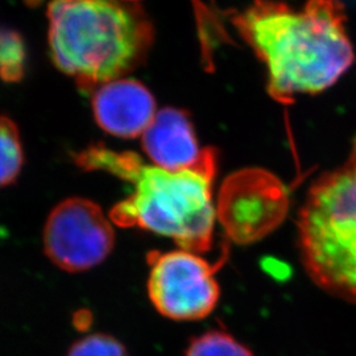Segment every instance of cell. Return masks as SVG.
I'll return each instance as SVG.
<instances>
[{
	"mask_svg": "<svg viewBox=\"0 0 356 356\" xmlns=\"http://www.w3.org/2000/svg\"><path fill=\"white\" fill-rule=\"evenodd\" d=\"M91 107L101 129L122 139L143 136L157 114L152 92L129 78H119L94 90Z\"/></svg>",
	"mask_w": 356,
	"mask_h": 356,
	"instance_id": "ba28073f",
	"label": "cell"
},
{
	"mask_svg": "<svg viewBox=\"0 0 356 356\" xmlns=\"http://www.w3.org/2000/svg\"><path fill=\"white\" fill-rule=\"evenodd\" d=\"M185 356H254V354L227 331L213 329L191 339Z\"/></svg>",
	"mask_w": 356,
	"mask_h": 356,
	"instance_id": "7c38bea8",
	"label": "cell"
},
{
	"mask_svg": "<svg viewBox=\"0 0 356 356\" xmlns=\"http://www.w3.org/2000/svg\"><path fill=\"white\" fill-rule=\"evenodd\" d=\"M66 356H129L124 344L119 342L116 338L95 332L90 334L76 343L72 344Z\"/></svg>",
	"mask_w": 356,
	"mask_h": 356,
	"instance_id": "4fadbf2b",
	"label": "cell"
},
{
	"mask_svg": "<svg viewBox=\"0 0 356 356\" xmlns=\"http://www.w3.org/2000/svg\"><path fill=\"white\" fill-rule=\"evenodd\" d=\"M24 165L20 131L11 118L0 115V189L13 185Z\"/></svg>",
	"mask_w": 356,
	"mask_h": 356,
	"instance_id": "30bf717a",
	"label": "cell"
},
{
	"mask_svg": "<svg viewBox=\"0 0 356 356\" xmlns=\"http://www.w3.org/2000/svg\"><path fill=\"white\" fill-rule=\"evenodd\" d=\"M115 229L99 204L72 197L53 207L42 231L44 252L69 273L101 266L115 247Z\"/></svg>",
	"mask_w": 356,
	"mask_h": 356,
	"instance_id": "52a82bcc",
	"label": "cell"
},
{
	"mask_svg": "<svg viewBox=\"0 0 356 356\" xmlns=\"http://www.w3.org/2000/svg\"><path fill=\"white\" fill-rule=\"evenodd\" d=\"M141 147L153 165L170 172L197 165L204 151L200 148L189 115L173 107L157 111L141 136Z\"/></svg>",
	"mask_w": 356,
	"mask_h": 356,
	"instance_id": "9c48e42d",
	"label": "cell"
},
{
	"mask_svg": "<svg viewBox=\"0 0 356 356\" xmlns=\"http://www.w3.org/2000/svg\"><path fill=\"white\" fill-rule=\"evenodd\" d=\"M226 256L211 264L201 254L181 248L149 252L147 289L154 309L172 321L209 317L219 302L220 288L216 273Z\"/></svg>",
	"mask_w": 356,
	"mask_h": 356,
	"instance_id": "8992f818",
	"label": "cell"
},
{
	"mask_svg": "<svg viewBox=\"0 0 356 356\" xmlns=\"http://www.w3.org/2000/svg\"><path fill=\"white\" fill-rule=\"evenodd\" d=\"M297 229L307 276L330 296L356 304V139L343 164L307 191Z\"/></svg>",
	"mask_w": 356,
	"mask_h": 356,
	"instance_id": "277c9868",
	"label": "cell"
},
{
	"mask_svg": "<svg viewBox=\"0 0 356 356\" xmlns=\"http://www.w3.org/2000/svg\"><path fill=\"white\" fill-rule=\"evenodd\" d=\"M341 0H306L294 10L279 0H254L232 26L266 65L268 92L281 104L297 94L331 88L355 61Z\"/></svg>",
	"mask_w": 356,
	"mask_h": 356,
	"instance_id": "6da1fadb",
	"label": "cell"
},
{
	"mask_svg": "<svg viewBox=\"0 0 356 356\" xmlns=\"http://www.w3.org/2000/svg\"><path fill=\"white\" fill-rule=\"evenodd\" d=\"M47 16L51 61L85 92L127 76L152 49V22L138 3L51 0Z\"/></svg>",
	"mask_w": 356,
	"mask_h": 356,
	"instance_id": "3957f363",
	"label": "cell"
},
{
	"mask_svg": "<svg viewBox=\"0 0 356 356\" xmlns=\"http://www.w3.org/2000/svg\"><path fill=\"white\" fill-rule=\"evenodd\" d=\"M123 1H128V3H136V1H139V0H123Z\"/></svg>",
	"mask_w": 356,
	"mask_h": 356,
	"instance_id": "5bb4252c",
	"label": "cell"
},
{
	"mask_svg": "<svg viewBox=\"0 0 356 356\" xmlns=\"http://www.w3.org/2000/svg\"><path fill=\"white\" fill-rule=\"evenodd\" d=\"M291 207V193L280 178L261 168L231 173L216 195V222L229 242L250 245L280 227Z\"/></svg>",
	"mask_w": 356,
	"mask_h": 356,
	"instance_id": "5b68a950",
	"label": "cell"
},
{
	"mask_svg": "<svg viewBox=\"0 0 356 356\" xmlns=\"http://www.w3.org/2000/svg\"><path fill=\"white\" fill-rule=\"evenodd\" d=\"M26 65L24 40L16 31L0 26V78L13 83L22 81Z\"/></svg>",
	"mask_w": 356,
	"mask_h": 356,
	"instance_id": "8fae6325",
	"label": "cell"
},
{
	"mask_svg": "<svg viewBox=\"0 0 356 356\" xmlns=\"http://www.w3.org/2000/svg\"><path fill=\"white\" fill-rule=\"evenodd\" d=\"M74 163L86 172H106L132 185L131 195L110 211L115 226L149 231L195 254L211 250L216 222L214 148H204L197 165L179 172L145 164L136 153L118 152L102 144L76 153Z\"/></svg>",
	"mask_w": 356,
	"mask_h": 356,
	"instance_id": "7a4b0ae2",
	"label": "cell"
}]
</instances>
